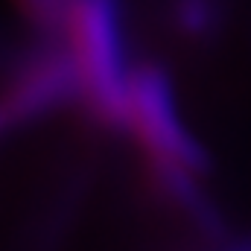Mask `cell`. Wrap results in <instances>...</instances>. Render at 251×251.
I'll use <instances>...</instances> for the list:
<instances>
[{
    "label": "cell",
    "instance_id": "cell-1",
    "mask_svg": "<svg viewBox=\"0 0 251 251\" xmlns=\"http://www.w3.org/2000/svg\"><path fill=\"white\" fill-rule=\"evenodd\" d=\"M62 29L88 111L100 123L123 128L128 70L123 62L117 0H67Z\"/></svg>",
    "mask_w": 251,
    "mask_h": 251
},
{
    "label": "cell",
    "instance_id": "cell-2",
    "mask_svg": "<svg viewBox=\"0 0 251 251\" xmlns=\"http://www.w3.org/2000/svg\"><path fill=\"white\" fill-rule=\"evenodd\" d=\"M146 152V161L178 164L196 176L207 173V152L181 123L176 91L161 64H137L126 82V123Z\"/></svg>",
    "mask_w": 251,
    "mask_h": 251
},
{
    "label": "cell",
    "instance_id": "cell-3",
    "mask_svg": "<svg viewBox=\"0 0 251 251\" xmlns=\"http://www.w3.org/2000/svg\"><path fill=\"white\" fill-rule=\"evenodd\" d=\"M73 97L82 100V82L70 53H47L26 64L18 79L6 91L3 102V123L12 128L15 123L38 120L59 105L70 102Z\"/></svg>",
    "mask_w": 251,
    "mask_h": 251
},
{
    "label": "cell",
    "instance_id": "cell-4",
    "mask_svg": "<svg viewBox=\"0 0 251 251\" xmlns=\"http://www.w3.org/2000/svg\"><path fill=\"white\" fill-rule=\"evenodd\" d=\"M176 24L187 35H204L216 24L210 0H176Z\"/></svg>",
    "mask_w": 251,
    "mask_h": 251
}]
</instances>
